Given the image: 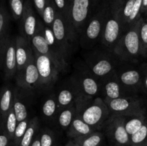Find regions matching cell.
I'll list each match as a JSON object with an SVG mask.
<instances>
[{
	"instance_id": "obj_32",
	"label": "cell",
	"mask_w": 147,
	"mask_h": 146,
	"mask_svg": "<svg viewBox=\"0 0 147 146\" xmlns=\"http://www.w3.org/2000/svg\"><path fill=\"white\" fill-rule=\"evenodd\" d=\"M31 119L32 118H30V117H28V118L18 123L17 127H16L15 132H14V138H13L12 141L13 146H20V142H21L23 136H24V133H25L26 130L28 127Z\"/></svg>"
},
{
	"instance_id": "obj_18",
	"label": "cell",
	"mask_w": 147,
	"mask_h": 146,
	"mask_svg": "<svg viewBox=\"0 0 147 146\" xmlns=\"http://www.w3.org/2000/svg\"><path fill=\"white\" fill-rule=\"evenodd\" d=\"M15 87L8 84L0 90V134L4 133V125L9 112L13 107Z\"/></svg>"
},
{
	"instance_id": "obj_44",
	"label": "cell",
	"mask_w": 147,
	"mask_h": 146,
	"mask_svg": "<svg viewBox=\"0 0 147 146\" xmlns=\"http://www.w3.org/2000/svg\"><path fill=\"white\" fill-rule=\"evenodd\" d=\"M0 90H1V89H0Z\"/></svg>"
},
{
	"instance_id": "obj_21",
	"label": "cell",
	"mask_w": 147,
	"mask_h": 146,
	"mask_svg": "<svg viewBox=\"0 0 147 146\" xmlns=\"http://www.w3.org/2000/svg\"><path fill=\"white\" fill-rule=\"evenodd\" d=\"M116 73L122 85L127 90L131 91L132 89L137 88L142 81L140 72L135 69H126L121 72H116Z\"/></svg>"
},
{
	"instance_id": "obj_6",
	"label": "cell",
	"mask_w": 147,
	"mask_h": 146,
	"mask_svg": "<svg viewBox=\"0 0 147 146\" xmlns=\"http://www.w3.org/2000/svg\"><path fill=\"white\" fill-rule=\"evenodd\" d=\"M52 30L65 56L67 58L76 37L68 21L57 11L52 25Z\"/></svg>"
},
{
	"instance_id": "obj_24",
	"label": "cell",
	"mask_w": 147,
	"mask_h": 146,
	"mask_svg": "<svg viewBox=\"0 0 147 146\" xmlns=\"http://www.w3.org/2000/svg\"><path fill=\"white\" fill-rule=\"evenodd\" d=\"M147 120L145 110L138 114L124 116V125L129 135H132L144 125Z\"/></svg>"
},
{
	"instance_id": "obj_41",
	"label": "cell",
	"mask_w": 147,
	"mask_h": 146,
	"mask_svg": "<svg viewBox=\"0 0 147 146\" xmlns=\"http://www.w3.org/2000/svg\"><path fill=\"white\" fill-rule=\"evenodd\" d=\"M143 12H147V0H143L142 13Z\"/></svg>"
},
{
	"instance_id": "obj_38",
	"label": "cell",
	"mask_w": 147,
	"mask_h": 146,
	"mask_svg": "<svg viewBox=\"0 0 147 146\" xmlns=\"http://www.w3.org/2000/svg\"><path fill=\"white\" fill-rule=\"evenodd\" d=\"M46 3H47V0H33L34 8H35L37 14L40 18L42 16V13L45 7Z\"/></svg>"
},
{
	"instance_id": "obj_25",
	"label": "cell",
	"mask_w": 147,
	"mask_h": 146,
	"mask_svg": "<svg viewBox=\"0 0 147 146\" xmlns=\"http://www.w3.org/2000/svg\"><path fill=\"white\" fill-rule=\"evenodd\" d=\"M76 114H77L76 103L60 110L56 117L58 125L63 130H68L73 119L76 116Z\"/></svg>"
},
{
	"instance_id": "obj_1",
	"label": "cell",
	"mask_w": 147,
	"mask_h": 146,
	"mask_svg": "<svg viewBox=\"0 0 147 146\" xmlns=\"http://www.w3.org/2000/svg\"><path fill=\"white\" fill-rule=\"evenodd\" d=\"M76 115L96 130L103 128L112 115L103 99L100 97L80 100L76 102Z\"/></svg>"
},
{
	"instance_id": "obj_19",
	"label": "cell",
	"mask_w": 147,
	"mask_h": 146,
	"mask_svg": "<svg viewBox=\"0 0 147 146\" xmlns=\"http://www.w3.org/2000/svg\"><path fill=\"white\" fill-rule=\"evenodd\" d=\"M34 54L31 43L22 35L16 37V57L17 67L19 72L22 70Z\"/></svg>"
},
{
	"instance_id": "obj_28",
	"label": "cell",
	"mask_w": 147,
	"mask_h": 146,
	"mask_svg": "<svg viewBox=\"0 0 147 146\" xmlns=\"http://www.w3.org/2000/svg\"><path fill=\"white\" fill-rule=\"evenodd\" d=\"M103 135L100 132L94 131L88 135L73 139L81 146H99L103 141Z\"/></svg>"
},
{
	"instance_id": "obj_11",
	"label": "cell",
	"mask_w": 147,
	"mask_h": 146,
	"mask_svg": "<svg viewBox=\"0 0 147 146\" xmlns=\"http://www.w3.org/2000/svg\"><path fill=\"white\" fill-rule=\"evenodd\" d=\"M103 128L107 135L118 146H130V135L124 125V116L112 115Z\"/></svg>"
},
{
	"instance_id": "obj_34",
	"label": "cell",
	"mask_w": 147,
	"mask_h": 146,
	"mask_svg": "<svg viewBox=\"0 0 147 146\" xmlns=\"http://www.w3.org/2000/svg\"><path fill=\"white\" fill-rule=\"evenodd\" d=\"M139 38H140L141 49L142 57L147 56V19H144L142 17L140 28H139Z\"/></svg>"
},
{
	"instance_id": "obj_31",
	"label": "cell",
	"mask_w": 147,
	"mask_h": 146,
	"mask_svg": "<svg viewBox=\"0 0 147 146\" xmlns=\"http://www.w3.org/2000/svg\"><path fill=\"white\" fill-rule=\"evenodd\" d=\"M130 146H147V120L136 133L130 136Z\"/></svg>"
},
{
	"instance_id": "obj_29",
	"label": "cell",
	"mask_w": 147,
	"mask_h": 146,
	"mask_svg": "<svg viewBox=\"0 0 147 146\" xmlns=\"http://www.w3.org/2000/svg\"><path fill=\"white\" fill-rule=\"evenodd\" d=\"M17 124H18V122H17V117H16V115L12 107L9 112L4 125V133L8 136L9 138L11 141H13L14 132H15Z\"/></svg>"
},
{
	"instance_id": "obj_37",
	"label": "cell",
	"mask_w": 147,
	"mask_h": 146,
	"mask_svg": "<svg viewBox=\"0 0 147 146\" xmlns=\"http://www.w3.org/2000/svg\"><path fill=\"white\" fill-rule=\"evenodd\" d=\"M55 6L56 10L63 16L69 22V7L70 0H53ZM70 23V22H69Z\"/></svg>"
},
{
	"instance_id": "obj_5",
	"label": "cell",
	"mask_w": 147,
	"mask_h": 146,
	"mask_svg": "<svg viewBox=\"0 0 147 146\" xmlns=\"http://www.w3.org/2000/svg\"><path fill=\"white\" fill-rule=\"evenodd\" d=\"M93 0H70L69 22L76 37H79L90 17L91 1Z\"/></svg>"
},
{
	"instance_id": "obj_13",
	"label": "cell",
	"mask_w": 147,
	"mask_h": 146,
	"mask_svg": "<svg viewBox=\"0 0 147 146\" xmlns=\"http://www.w3.org/2000/svg\"><path fill=\"white\" fill-rule=\"evenodd\" d=\"M14 78L17 87L28 91H32L40 86V75L34 54L25 67L20 71L17 72Z\"/></svg>"
},
{
	"instance_id": "obj_20",
	"label": "cell",
	"mask_w": 147,
	"mask_h": 146,
	"mask_svg": "<svg viewBox=\"0 0 147 146\" xmlns=\"http://www.w3.org/2000/svg\"><path fill=\"white\" fill-rule=\"evenodd\" d=\"M30 43H31V45L33 50L37 52L40 53V54L47 55L49 56V57H51V58H53V60L55 61V62L58 64L62 71H63V70L66 68V67L62 64L61 62L60 61V60L57 58V57L55 55V54L53 52V50L51 49L50 46L49 45L47 41L46 40V39L45 38L44 36L42 35V34L40 32V31L39 30L38 28H37V31H36V34L32 37L31 40H30Z\"/></svg>"
},
{
	"instance_id": "obj_12",
	"label": "cell",
	"mask_w": 147,
	"mask_h": 146,
	"mask_svg": "<svg viewBox=\"0 0 147 146\" xmlns=\"http://www.w3.org/2000/svg\"><path fill=\"white\" fill-rule=\"evenodd\" d=\"M87 68L99 80L116 71V62L105 54H95L87 60Z\"/></svg>"
},
{
	"instance_id": "obj_30",
	"label": "cell",
	"mask_w": 147,
	"mask_h": 146,
	"mask_svg": "<svg viewBox=\"0 0 147 146\" xmlns=\"http://www.w3.org/2000/svg\"><path fill=\"white\" fill-rule=\"evenodd\" d=\"M56 14H57V10H56L53 1V0H47V3H46L42 16L41 17L43 23L45 25L52 27V25L55 19Z\"/></svg>"
},
{
	"instance_id": "obj_7",
	"label": "cell",
	"mask_w": 147,
	"mask_h": 146,
	"mask_svg": "<svg viewBox=\"0 0 147 146\" xmlns=\"http://www.w3.org/2000/svg\"><path fill=\"white\" fill-rule=\"evenodd\" d=\"M111 115L129 116L144 111L143 102L133 96H125L119 98L109 100L103 99Z\"/></svg>"
},
{
	"instance_id": "obj_22",
	"label": "cell",
	"mask_w": 147,
	"mask_h": 146,
	"mask_svg": "<svg viewBox=\"0 0 147 146\" xmlns=\"http://www.w3.org/2000/svg\"><path fill=\"white\" fill-rule=\"evenodd\" d=\"M94 131H96V130L93 127L83 121L80 116L76 115L67 130V135L71 138L75 139L88 135Z\"/></svg>"
},
{
	"instance_id": "obj_35",
	"label": "cell",
	"mask_w": 147,
	"mask_h": 146,
	"mask_svg": "<svg viewBox=\"0 0 147 146\" xmlns=\"http://www.w3.org/2000/svg\"><path fill=\"white\" fill-rule=\"evenodd\" d=\"M142 4H143V0H135V3L134 5L131 14L127 23L126 30L140 19V14L142 13Z\"/></svg>"
},
{
	"instance_id": "obj_39",
	"label": "cell",
	"mask_w": 147,
	"mask_h": 146,
	"mask_svg": "<svg viewBox=\"0 0 147 146\" xmlns=\"http://www.w3.org/2000/svg\"><path fill=\"white\" fill-rule=\"evenodd\" d=\"M0 146H13L12 141L4 133L0 134Z\"/></svg>"
},
{
	"instance_id": "obj_40",
	"label": "cell",
	"mask_w": 147,
	"mask_h": 146,
	"mask_svg": "<svg viewBox=\"0 0 147 146\" xmlns=\"http://www.w3.org/2000/svg\"><path fill=\"white\" fill-rule=\"evenodd\" d=\"M30 146H41V143H40V131L37 133V135L35 136L34 139L33 140L32 143Z\"/></svg>"
},
{
	"instance_id": "obj_4",
	"label": "cell",
	"mask_w": 147,
	"mask_h": 146,
	"mask_svg": "<svg viewBox=\"0 0 147 146\" xmlns=\"http://www.w3.org/2000/svg\"><path fill=\"white\" fill-rule=\"evenodd\" d=\"M122 34L123 29L118 13L117 4H114L109 9H108L107 17L100 42L105 47L113 52Z\"/></svg>"
},
{
	"instance_id": "obj_17",
	"label": "cell",
	"mask_w": 147,
	"mask_h": 146,
	"mask_svg": "<svg viewBox=\"0 0 147 146\" xmlns=\"http://www.w3.org/2000/svg\"><path fill=\"white\" fill-rule=\"evenodd\" d=\"M30 92L32 91L24 90L21 87H15L13 110L18 123L29 117V105L31 101L28 97V94Z\"/></svg>"
},
{
	"instance_id": "obj_23",
	"label": "cell",
	"mask_w": 147,
	"mask_h": 146,
	"mask_svg": "<svg viewBox=\"0 0 147 146\" xmlns=\"http://www.w3.org/2000/svg\"><path fill=\"white\" fill-rule=\"evenodd\" d=\"M41 112L45 120L53 121L57 117L59 113L58 104L55 94L47 96L41 106Z\"/></svg>"
},
{
	"instance_id": "obj_42",
	"label": "cell",
	"mask_w": 147,
	"mask_h": 146,
	"mask_svg": "<svg viewBox=\"0 0 147 146\" xmlns=\"http://www.w3.org/2000/svg\"><path fill=\"white\" fill-rule=\"evenodd\" d=\"M65 146H81L80 145L78 144L77 143L74 141V140H70L68 143H67V144L65 145Z\"/></svg>"
},
{
	"instance_id": "obj_3",
	"label": "cell",
	"mask_w": 147,
	"mask_h": 146,
	"mask_svg": "<svg viewBox=\"0 0 147 146\" xmlns=\"http://www.w3.org/2000/svg\"><path fill=\"white\" fill-rule=\"evenodd\" d=\"M108 9H102L92 15L86 23L79 37V42L83 49L93 48L98 42L100 41Z\"/></svg>"
},
{
	"instance_id": "obj_27",
	"label": "cell",
	"mask_w": 147,
	"mask_h": 146,
	"mask_svg": "<svg viewBox=\"0 0 147 146\" xmlns=\"http://www.w3.org/2000/svg\"><path fill=\"white\" fill-rule=\"evenodd\" d=\"M40 131V120L38 117H32L28 127L20 143V146H30L35 136Z\"/></svg>"
},
{
	"instance_id": "obj_9",
	"label": "cell",
	"mask_w": 147,
	"mask_h": 146,
	"mask_svg": "<svg viewBox=\"0 0 147 146\" xmlns=\"http://www.w3.org/2000/svg\"><path fill=\"white\" fill-rule=\"evenodd\" d=\"M0 68L4 72L6 80H11L17 74L16 37L9 36L4 42L0 53Z\"/></svg>"
},
{
	"instance_id": "obj_10",
	"label": "cell",
	"mask_w": 147,
	"mask_h": 146,
	"mask_svg": "<svg viewBox=\"0 0 147 146\" xmlns=\"http://www.w3.org/2000/svg\"><path fill=\"white\" fill-rule=\"evenodd\" d=\"M82 96L86 100L99 97L101 92L100 82L88 68L78 71L73 77Z\"/></svg>"
},
{
	"instance_id": "obj_8",
	"label": "cell",
	"mask_w": 147,
	"mask_h": 146,
	"mask_svg": "<svg viewBox=\"0 0 147 146\" xmlns=\"http://www.w3.org/2000/svg\"><path fill=\"white\" fill-rule=\"evenodd\" d=\"M33 52L40 75V86L50 85L56 81L61 69L50 57L40 54L34 50Z\"/></svg>"
},
{
	"instance_id": "obj_33",
	"label": "cell",
	"mask_w": 147,
	"mask_h": 146,
	"mask_svg": "<svg viewBox=\"0 0 147 146\" xmlns=\"http://www.w3.org/2000/svg\"><path fill=\"white\" fill-rule=\"evenodd\" d=\"M11 15L15 20H20L24 11V0H9Z\"/></svg>"
},
{
	"instance_id": "obj_15",
	"label": "cell",
	"mask_w": 147,
	"mask_h": 146,
	"mask_svg": "<svg viewBox=\"0 0 147 146\" xmlns=\"http://www.w3.org/2000/svg\"><path fill=\"white\" fill-rule=\"evenodd\" d=\"M40 19L36 15L31 1L26 0L24 13L20 19L21 35L30 42L32 37L36 34Z\"/></svg>"
},
{
	"instance_id": "obj_43",
	"label": "cell",
	"mask_w": 147,
	"mask_h": 146,
	"mask_svg": "<svg viewBox=\"0 0 147 146\" xmlns=\"http://www.w3.org/2000/svg\"><path fill=\"white\" fill-rule=\"evenodd\" d=\"M143 85H144V88L147 90V74L146 77H145V78L144 79Z\"/></svg>"
},
{
	"instance_id": "obj_2",
	"label": "cell",
	"mask_w": 147,
	"mask_h": 146,
	"mask_svg": "<svg viewBox=\"0 0 147 146\" xmlns=\"http://www.w3.org/2000/svg\"><path fill=\"white\" fill-rule=\"evenodd\" d=\"M142 17L121 37L113 52L124 60H133L142 55L139 28Z\"/></svg>"
},
{
	"instance_id": "obj_14",
	"label": "cell",
	"mask_w": 147,
	"mask_h": 146,
	"mask_svg": "<svg viewBox=\"0 0 147 146\" xmlns=\"http://www.w3.org/2000/svg\"><path fill=\"white\" fill-rule=\"evenodd\" d=\"M55 96L59 111L72 104H76L79 100L85 99L82 96L77 84L73 78L60 86Z\"/></svg>"
},
{
	"instance_id": "obj_16",
	"label": "cell",
	"mask_w": 147,
	"mask_h": 146,
	"mask_svg": "<svg viewBox=\"0 0 147 146\" xmlns=\"http://www.w3.org/2000/svg\"><path fill=\"white\" fill-rule=\"evenodd\" d=\"M100 82L101 93L104 95L103 99L119 98V97L129 96V92L121 83L116 71L112 73L106 78L103 79Z\"/></svg>"
},
{
	"instance_id": "obj_26",
	"label": "cell",
	"mask_w": 147,
	"mask_h": 146,
	"mask_svg": "<svg viewBox=\"0 0 147 146\" xmlns=\"http://www.w3.org/2000/svg\"><path fill=\"white\" fill-rule=\"evenodd\" d=\"M9 15L3 0H0V53L4 42L9 36Z\"/></svg>"
},
{
	"instance_id": "obj_36",
	"label": "cell",
	"mask_w": 147,
	"mask_h": 146,
	"mask_svg": "<svg viewBox=\"0 0 147 146\" xmlns=\"http://www.w3.org/2000/svg\"><path fill=\"white\" fill-rule=\"evenodd\" d=\"M40 143L41 146H53L55 135L53 131L47 128L40 130Z\"/></svg>"
}]
</instances>
